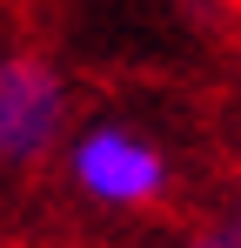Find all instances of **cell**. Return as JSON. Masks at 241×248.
I'll use <instances>...</instances> for the list:
<instances>
[{"label": "cell", "instance_id": "obj_3", "mask_svg": "<svg viewBox=\"0 0 241 248\" xmlns=\"http://www.w3.org/2000/svg\"><path fill=\"white\" fill-rule=\"evenodd\" d=\"M181 248H241V221H201L195 235H181Z\"/></svg>", "mask_w": 241, "mask_h": 248}, {"label": "cell", "instance_id": "obj_1", "mask_svg": "<svg viewBox=\"0 0 241 248\" xmlns=\"http://www.w3.org/2000/svg\"><path fill=\"white\" fill-rule=\"evenodd\" d=\"M60 174H67V188H74L80 202L114 208V215L148 208V202L167 195V155H161L141 127H127V121L80 127L74 141L60 148Z\"/></svg>", "mask_w": 241, "mask_h": 248}, {"label": "cell", "instance_id": "obj_4", "mask_svg": "<svg viewBox=\"0 0 241 248\" xmlns=\"http://www.w3.org/2000/svg\"><path fill=\"white\" fill-rule=\"evenodd\" d=\"M235 221H241V168H235Z\"/></svg>", "mask_w": 241, "mask_h": 248}, {"label": "cell", "instance_id": "obj_2", "mask_svg": "<svg viewBox=\"0 0 241 248\" xmlns=\"http://www.w3.org/2000/svg\"><path fill=\"white\" fill-rule=\"evenodd\" d=\"M67 148V87L40 54H7L0 67V155L7 168H34Z\"/></svg>", "mask_w": 241, "mask_h": 248}]
</instances>
